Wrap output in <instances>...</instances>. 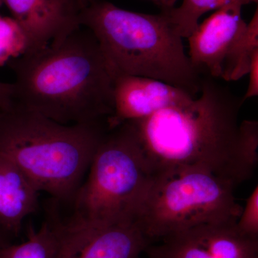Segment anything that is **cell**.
Listing matches in <instances>:
<instances>
[{
  "instance_id": "cell-1",
  "label": "cell",
  "mask_w": 258,
  "mask_h": 258,
  "mask_svg": "<svg viewBox=\"0 0 258 258\" xmlns=\"http://www.w3.org/2000/svg\"><path fill=\"white\" fill-rule=\"evenodd\" d=\"M242 98L213 78L202 76L196 98L132 120L154 176L198 168L235 186L252 177L240 152Z\"/></svg>"
},
{
  "instance_id": "cell-2",
  "label": "cell",
  "mask_w": 258,
  "mask_h": 258,
  "mask_svg": "<svg viewBox=\"0 0 258 258\" xmlns=\"http://www.w3.org/2000/svg\"><path fill=\"white\" fill-rule=\"evenodd\" d=\"M10 66L15 106L66 125L106 120L113 113L114 78L89 29L79 27Z\"/></svg>"
},
{
  "instance_id": "cell-3",
  "label": "cell",
  "mask_w": 258,
  "mask_h": 258,
  "mask_svg": "<svg viewBox=\"0 0 258 258\" xmlns=\"http://www.w3.org/2000/svg\"><path fill=\"white\" fill-rule=\"evenodd\" d=\"M79 24L96 37L113 77L150 78L198 96L202 76L185 53L182 37L164 11L149 15L96 0L80 12Z\"/></svg>"
},
{
  "instance_id": "cell-4",
  "label": "cell",
  "mask_w": 258,
  "mask_h": 258,
  "mask_svg": "<svg viewBox=\"0 0 258 258\" xmlns=\"http://www.w3.org/2000/svg\"><path fill=\"white\" fill-rule=\"evenodd\" d=\"M108 130L107 120L62 124L14 106L0 111V154L14 161L39 191L74 200Z\"/></svg>"
},
{
  "instance_id": "cell-5",
  "label": "cell",
  "mask_w": 258,
  "mask_h": 258,
  "mask_svg": "<svg viewBox=\"0 0 258 258\" xmlns=\"http://www.w3.org/2000/svg\"><path fill=\"white\" fill-rule=\"evenodd\" d=\"M154 174L131 121L109 129L74 199L76 218L136 221Z\"/></svg>"
},
{
  "instance_id": "cell-6",
  "label": "cell",
  "mask_w": 258,
  "mask_h": 258,
  "mask_svg": "<svg viewBox=\"0 0 258 258\" xmlns=\"http://www.w3.org/2000/svg\"><path fill=\"white\" fill-rule=\"evenodd\" d=\"M235 189L230 180L198 168L159 174L136 222L152 243L200 225L237 222L242 208Z\"/></svg>"
},
{
  "instance_id": "cell-7",
  "label": "cell",
  "mask_w": 258,
  "mask_h": 258,
  "mask_svg": "<svg viewBox=\"0 0 258 258\" xmlns=\"http://www.w3.org/2000/svg\"><path fill=\"white\" fill-rule=\"evenodd\" d=\"M53 258H139L151 241L136 221H57Z\"/></svg>"
},
{
  "instance_id": "cell-8",
  "label": "cell",
  "mask_w": 258,
  "mask_h": 258,
  "mask_svg": "<svg viewBox=\"0 0 258 258\" xmlns=\"http://www.w3.org/2000/svg\"><path fill=\"white\" fill-rule=\"evenodd\" d=\"M149 258H258V240L242 235L236 222L208 224L148 245Z\"/></svg>"
},
{
  "instance_id": "cell-9",
  "label": "cell",
  "mask_w": 258,
  "mask_h": 258,
  "mask_svg": "<svg viewBox=\"0 0 258 258\" xmlns=\"http://www.w3.org/2000/svg\"><path fill=\"white\" fill-rule=\"evenodd\" d=\"M243 5L235 3L219 8L187 37L188 57L200 76L222 79L226 57L247 26L241 15Z\"/></svg>"
},
{
  "instance_id": "cell-10",
  "label": "cell",
  "mask_w": 258,
  "mask_h": 258,
  "mask_svg": "<svg viewBox=\"0 0 258 258\" xmlns=\"http://www.w3.org/2000/svg\"><path fill=\"white\" fill-rule=\"evenodd\" d=\"M113 97V113L107 120L109 129L147 118L169 107L185 104L195 98L169 83L137 76L115 77Z\"/></svg>"
},
{
  "instance_id": "cell-11",
  "label": "cell",
  "mask_w": 258,
  "mask_h": 258,
  "mask_svg": "<svg viewBox=\"0 0 258 258\" xmlns=\"http://www.w3.org/2000/svg\"><path fill=\"white\" fill-rule=\"evenodd\" d=\"M28 37L29 52L60 41L81 27L80 12L69 0H0Z\"/></svg>"
},
{
  "instance_id": "cell-12",
  "label": "cell",
  "mask_w": 258,
  "mask_h": 258,
  "mask_svg": "<svg viewBox=\"0 0 258 258\" xmlns=\"http://www.w3.org/2000/svg\"><path fill=\"white\" fill-rule=\"evenodd\" d=\"M39 192L14 161L0 154V229L18 235L23 220L37 210Z\"/></svg>"
},
{
  "instance_id": "cell-13",
  "label": "cell",
  "mask_w": 258,
  "mask_h": 258,
  "mask_svg": "<svg viewBox=\"0 0 258 258\" xmlns=\"http://www.w3.org/2000/svg\"><path fill=\"white\" fill-rule=\"evenodd\" d=\"M258 52V10L240 35L236 39L226 57L222 79L236 81L246 76L255 52Z\"/></svg>"
},
{
  "instance_id": "cell-14",
  "label": "cell",
  "mask_w": 258,
  "mask_h": 258,
  "mask_svg": "<svg viewBox=\"0 0 258 258\" xmlns=\"http://www.w3.org/2000/svg\"><path fill=\"white\" fill-rule=\"evenodd\" d=\"M57 221H46L39 230L30 228L28 240L0 248V258H53L57 245Z\"/></svg>"
},
{
  "instance_id": "cell-15",
  "label": "cell",
  "mask_w": 258,
  "mask_h": 258,
  "mask_svg": "<svg viewBox=\"0 0 258 258\" xmlns=\"http://www.w3.org/2000/svg\"><path fill=\"white\" fill-rule=\"evenodd\" d=\"M258 0H183L178 8L163 10L169 21L180 36L187 38L199 25V20L204 14L217 10L232 3H240L244 5L257 3Z\"/></svg>"
},
{
  "instance_id": "cell-16",
  "label": "cell",
  "mask_w": 258,
  "mask_h": 258,
  "mask_svg": "<svg viewBox=\"0 0 258 258\" xmlns=\"http://www.w3.org/2000/svg\"><path fill=\"white\" fill-rule=\"evenodd\" d=\"M29 51L28 37L16 20L0 15V66Z\"/></svg>"
},
{
  "instance_id": "cell-17",
  "label": "cell",
  "mask_w": 258,
  "mask_h": 258,
  "mask_svg": "<svg viewBox=\"0 0 258 258\" xmlns=\"http://www.w3.org/2000/svg\"><path fill=\"white\" fill-rule=\"evenodd\" d=\"M239 146L246 169L253 175L258 163V122L244 120L240 123Z\"/></svg>"
},
{
  "instance_id": "cell-18",
  "label": "cell",
  "mask_w": 258,
  "mask_h": 258,
  "mask_svg": "<svg viewBox=\"0 0 258 258\" xmlns=\"http://www.w3.org/2000/svg\"><path fill=\"white\" fill-rule=\"evenodd\" d=\"M242 235L258 240V186L252 190L236 222Z\"/></svg>"
},
{
  "instance_id": "cell-19",
  "label": "cell",
  "mask_w": 258,
  "mask_h": 258,
  "mask_svg": "<svg viewBox=\"0 0 258 258\" xmlns=\"http://www.w3.org/2000/svg\"><path fill=\"white\" fill-rule=\"evenodd\" d=\"M247 75L249 76V83L245 94L242 98L243 103L249 98L258 96V52L252 57Z\"/></svg>"
},
{
  "instance_id": "cell-20",
  "label": "cell",
  "mask_w": 258,
  "mask_h": 258,
  "mask_svg": "<svg viewBox=\"0 0 258 258\" xmlns=\"http://www.w3.org/2000/svg\"><path fill=\"white\" fill-rule=\"evenodd\" d=\"M13 83L0 81V111H9L14 107Z\"/></svg>"
},
{
  "instance_id": "cell-21",
  "label": "cell",
  "mask_w": 258,
  "mask_h": 258,
  "mask_svg": "<svg viewBox=\"0 0 258 258\" xmlns=\"http://www.w3.org/2000/svg\"><path fill=\"white\" fill-rule=\"evenodd\" d=\"M69 1L77 8L79 12H81L93 4L96 0H69Z\"/></svg>"
},
{
  "instance_id": "cell-22",
  "label": "cell",
  "mask_w": 258,
  "mask_h": 258,
  "mask_svg": "<svg viewBox=\"0 0 258 258\" xmlns=\"http://www.w3.org/2000/svg\"><path fill=\"white\" fill-rule=\"evenodd\" d=\"M12 236L0 229V248L11 243Z\"/></svg>"
},
{
  "instance_id": "cell-23",
  "label": "cell",
  "mask_w": 258,
  "mask_h": 258,
  "mask_svg": "<svg viewBox=\"0 0 258 258\" xmlns=\"http://www.w3.org/2000/svg\"><path fill=\"white\" fill-rule=\"evenodd\" d=\"M159 6H160L161 9L166 10L174 7V3L175 0H154Z\"/></svg>"
}]
</instances>
